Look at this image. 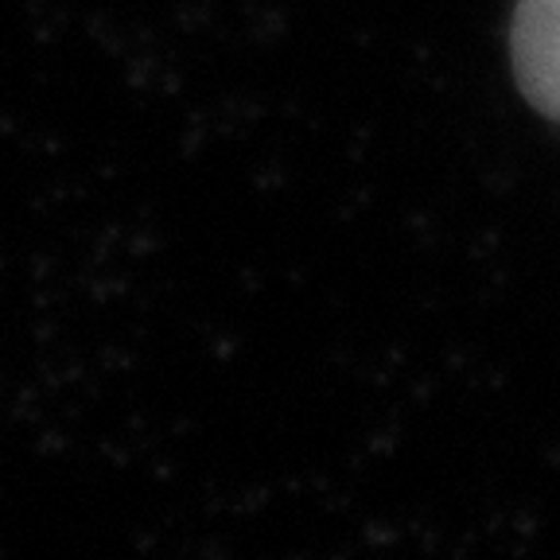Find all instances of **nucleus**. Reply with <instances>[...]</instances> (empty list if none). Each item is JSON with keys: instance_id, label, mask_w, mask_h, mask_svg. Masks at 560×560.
<instances>
[{"instance_id": "1", "label": "nucleus", "mask_w": 560, "mask_h": 560, "mask_svg": "<svg viewBox=\"0 0 560 560\" xmlns=\"http://www.w3.org/2000/svg\"><path fill=\"white\" fill-rule=\"evenodd\" d=\"M510 62L525 102L560 125V0H517Z\"/></svg>"}]
</instances>
